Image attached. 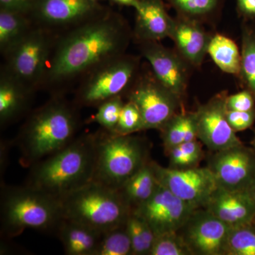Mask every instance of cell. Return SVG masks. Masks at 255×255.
Masks as SVG:
<instances>
[{
	"label": "cell",
	"mask_w": 255,
	"mask_h": 255,
	"mask_svg": "<svg viewBox=\"0 0 255 255\" xmlns=\"http://www.w3.org/2000/svg\"><path fill=\"white\" fill-rule=\"evenodd\" d=\"M108 10L93 0H37L28 16L35 26L60 34Z\"/></svg>",
	"instance_id": "obj_9"
},
{
	"label": "cell",
	"mask_w": 255,
	"mask_h": 255,
	"mask_svg": "<svg viewBox=\"0 0 255 255\" xmlns=\"http://www.w3.org/2000/svg\"><path fill=\"white\" fill-rule=\"evenodd\" d=\"M124 104L122 97H117L104 102L97 107L93 121L106 131L114 132L118 124Z\"/></svg>",
	"instance_id": "obj_29"
},
{
	"label": "cell",
	"mask_w": 255,
	"mask_h": 255,
	"mask_svg": "<svg viewBox=\"0 0 255 255\" xmlns=\"http://www.w3.org/2000/svg\"><path fill=\"white\" fill-rule=\"evenodd\" d=\"M242 81L255 97V26L244 23L242 28Z\"/></svg>",
	"instance_id": "obj_25"
},
{
	"label": "cell",
	"mask_w": 255,
	"mask_h": 255,
	"mask_svg": "<svg viewBox=\"0 0 255 255\" xmlns=\"http://www.w3.org/2000/svg\"><path fill=\"white\" fill-rule=\"evenodd\" d=\"M179 55L191 65H201L208 51L211 37L194 18L181 15L174 19L170 37Z\"/></svg>",
	"instance_id": "obj_19"
},
{
	"label": "cell",
	"mask_w": 255,
	"mask_h": 255,
	"mask_svg": "<svg viewBox=\"0 0 255 255\" xmlns=\"http://www.w3.org/2000/svg\"><path fill=\"white\" fill-rule=\"evenodd\" d=\"M227 110L249 112L255 110V97L248 90L230 96L226 100Z\"/></svg>",
	"instance_id": "obj_34"
},
{
	"label": "cell",
	"mask_w": 255,
	"mask_h": 255,
	"mask_svg": "<svg viewBox=\"0 0 255 255\" xmlns=\"http://www.w3.org/2000/svg\"><path fill=\"white\" fill-rule=\"evenodd\" d=\"M140 51L150 63L155 78L180 100L187 87L186 60L157 41L142 42Z\"/></svg>",
	"instance_id": "obj_16"
},
{
	"label": "cell",
	"mask_w": 255,
	"mask_h": 255,
	"mask_svg": "<svg viewBox=\"0 0 255 255\" xmlns=\"http://www.w3.org/2000/svg\"><path fill=\"white\" fill-rule=\"evenodd\" d=\"M58 35L33 26L22 41L4 57L1 70L36 92L41 89Z\"/></svg>",
	"instance_id": "obj_8"
},
{
	"label": "cell",
	"mask_w": 255,
	"mask_h": 255,
	"mask_svg": "<svg viewBox=\"0 0 255 255\" xmlns=\"http://www.w3.org/2000/svg\"><path fill=\"white\" fill-rule=\"evenodd\" d=\"M226 100L224 95H217L194 112L196 136L214 152L243 144L226 118Z\"/></svg>",
	"instance_id": "obj_15"
},
{
	"label": "cell",
	"mask_w": 255,
	"mask_h": 255,
	"mask_svg": "<svg viewBox=\"0 0 255 255\" xmlns=\"http://www.w3.org/2000/svg\"><path fill=\"white\" fill-rule=\"evenodd\" d=\"M182 16L194 18L212 12L220 0H167Z\"/></svg>",
	"instance_id": "obj_31"
},
{
	"label": "cell",
	"mask_w": 255,
	"mask_h": 255,
	"mask_svg": "<svg viewBox=\"0 0 255 255\" xmlns=\"http://www.w3.org/2000/svg\"><path fill=\"white\" fill-rule=\"evenodd\" d=\"M132 255L127 225L104 233L95 255Z\"/></svg>",
	"instance_id": "obj_27"
},
{
	"label": "cell",
	"mask_w": 255,
	"mask_h": 255,
	"mask_svg": "<svg viewBox=\"0 0 255 255\" xmlns=\"http://www.w3.org/2000/svg\"><path fill=\"white\" fill-rule=\"evenodd\" d=\"M226 118L235 132L243 131L250 128L255 122V110L240 112L227 110Z\"/></svg>",
	"instance_id": "obj_35"
},
{
	"label": "cell",
	"mask_w": 255,
	"mask_h": 255,
	"mask_svg": "<svg viewBox=\"0 0 255 255\" xmlns=\"http://www.w3.org/2000/svg\"><path fill=\"white\" fill-rule=\"evenodd\" d=\"M157 182L194 209L205 208L217 190L218 184L209 167H164L151 162Z\"/></svg>",
	"instance_id": "obj_10"
},
{
	"label": "cell",
	"mask_w": 255,
	"mask_h": 255,
	"mask_svg": "<svg viewBox=\"0 0 255 255\" xmlns=\"http://www.w3.org/2000/svg\"><path fill=\"white\" fill-rule=\"evenodd\" d=\"M150 255H189L191 251L179 233H168L155 236Z\"/></svg>",
	"instance_id": "obj_28"
},
{
	"label": "cell",
	"mask_w": 255,
	"mask_h": 255,
	"mask_svg": "<svg viewBox=\"0 0 255 255\" xmlns=\"http://www.w3.org/2000/svg\"><path fill=\"white\" fill-rule=\"evenodd\" d=\"M207 53L222 71L239 75L241 53L237 44L232 39L221 34L211 37Z\"/></svg>",
	"instance_id": "obj_24"
},
{
	"label": "cell",
	"mask_w": 255,
	"mask_h": 255,
	"mask_svg": "<svg viewBox=\"0 0 255 255\" xmlns=\"http://www.w3.org/2000/svg\"><path fill=\"white\" fill-rule=\"evenodd\" d=\"M59 200L65 219L102 233L125 225L132 212L118 189L95 181Z\"/></svg>",
	"instance_id": "obj_5"
},
{
	"label": "cell",
	"mask_w": 255,
	"mask_h": 255,
	"mask_svg": "<svg viewBox=\"0 0 255 255\" xmlns=\"http://www.w3.org/2000/svg\"><path fill=\"white\" fill-rule=\"evenodd\" d=\"M95 161L96 133L80 135L31 166L25 184L60 199L92 182Z\"/></svg>",
	"instance_id": "obj_3"
},
{
	"label": "cell",
	"mask_w": 255,
	"mask_h": 255,
	"mask_svg": "<svg viewBox=\"0 0 255 255\" xmlns=\"http://www.w3.org/2000/svg\"><path fill=\"white\" fill-rule=\"evenodd\" d=\"M237 9L246 19L255 18V0H236Z\"/></svg>",
	"instance_id": "obj_39"
},
{
	"label": "cell",
	"mask_w": 255,
	"mask_h": 255,
	"mask_svg": "<svg viewBox=\"0 0 255 255\" xmlns=\"http://www.w3.org/2000/svg\"><path fill=\"white\" fill-rule=\"evenodd\" d=\"M63 219L59 199L26 184H1V233L4 237H16L27 229L56 233Z\"/></svg>",
	"instance_id": "obj_4"
},
{
	"label": "cell",
	"mask_w": 255,
	"mask_h": 255,
	"mask_svg": "<svg viewBox=\"0 0 255 255\" xmlns=\"http://www.w3.org/2000/svg\"><path fill=\"white\" fill-rule=\"evenodd\" d=\"M252 145L253 146V149H254L255 151V135L254 137H253V141H252Z\"/></svg>",
	"instance_id": "obj_43"
},
{
	"label": "cell",
	"mask_w": 255,
	"mask_h": 255,
	"mask_svg": "<svg viewBox=\"0 0 255 255\" xmlns=\"http://www.w3.org/2000/svg\"><path fill=\"white\" fill-rule=\"evenodd\" d=\"M185 153L190 156L199 162L201 157V149L200 145H199L196 140L192 141L183 142L180 145H178Z\"/></svg>",
	"instance_id": "obj_40"
},
{
	"label": "cell",
	"mask_w": 255,
	"mask_h": 255,
	"mask_svg": "<svg viewBox=\"0 0 255 255\" xmlns=\"http://www.w3.org/2000/svg\"><path fill=\"white\" fill-rule=\"evenodd\" d=\"M231 226L207 209H196L180 230L183 241L192 255H225Z\"/></svg>",
	"instance_id": "obj_14"
},
{
	"label": "cell",
	"mask_w": 255,
	"mask_h": 255,
	"mask_svg": "<svg viewBox=\"0 0 255 255\" xmlns=\"http://www.w3.org/2000/svg\"><path fill=\"white\" fill-rule=\"evenodd\" d=\"M208 167L219 188L247 191L255 179V151L242 144L215 152Z\"/></svg>",
	"instance_id": "obj_13"
},
{
	"label": "cell",
	"mask_w": 255,
	"mask_h": 255,
	"mask_svg": "<svg viewBox=\"0 0 255 255\" xmlns=\"http://www.w3.org/2000/svg\"><path fill=\"white\" fill-rule=\"evenodd\" d=\"M35 92L1 70L0 125L4 128L21 118L29 110Z\"/></svg>",
	"instance_id": "obj_20"
},
{
	"label": "cell",
	"mask_w": 255,
	"mask_h": 255,
	"mask_svg": "<svg viewBox=\"0 0 255 255\" xmlns=\"http://www.w3.org/2000/svg\"><path fill=\"white\" fill-rule=\"evenodd\" d=\"M170 163L175 168H187L195 165L197 161L188 155L179 147H174L168 152Z\"/></svg>",
	"instance_id": "obj_36"
},
{
	"label": "cell",
	"mask_w": 255,
	"mask_h": 255,
	"mask_svg": "<svg viewBox=\"0 0 255 255\" xmlns=\"http://www.w3.org/2000/svg\"><path fill=\"white\" fill-rule=\"evenodd\" d=\"M183 133L184 142L196 140V126L195 114L194 113L183 114Z\"/></svg>",
	"instance_id": "obj_38"
},
{
	"label": "cell",
	"mask_w": 255,
	"mask_h": 255,
	"mask_svg": "<svg viewBox=\"0 0 255 255\" xmlns=\"http://www.w3.org/2000/svg\"><path fill=\"white\" fill-rule=\"evenodd\" d=\"M139 61L135 57L119 55L97 67L79 82L74 103L78 107H98L127 94L137 78Z\"/></svg>",
	"instance_id": "obj_7"
},
{
	"label": "cell",
	"mask_w": 255,
	"mask_h": 255,
	"mask_svg": "<svg viewBox=\"0 0 255 255\" xmlns=\"http://www.w3.org/2000/svg\"><path fill=\"white\" fill-rule=\"evenodd\" d=\"M145 142L131 135L96 133V161L92 181L119 189L147 162Z\"/></svg>",
	"instance_id": "obj_6"
},
{
	"label": "cell",
	"mask_w": 255,
	"mask_h": 255,
	"mask_svg": "<svg viewBox=\"0 0 255 255\" xmlns=\"http://www.w3.org/2000/svg\"><path fill=\"white\" fill-rule=\"evenodd\" d=\"M247 191H248V194L251 196L252 199H253L255 204V179L253 182L252 183L251 187H249V189Z\"/></svg>",
	"instance_id": "obj_42"
},
{
	"label": "cell",
	"mask_w": 255,
	"mask_h": 255,
	"mask_svg": "<svg viewBox=\"0 0 255 255\" xmlns=\"http://www.w3.org/2000/svg\"><path fill=\"white\" fill-rule=\"evenodd\" d=\"M65 253L68 255H95L103 233L67 219L57 230Z\"/></svg>",
	"instance_id": "obj_21"
},
{
	"label": "cell",
	"mask_w": 255,
	"mask_h": 255,
	"mask_svg": "<svg viewBox=\"0 0 255 255\" xmlns=\"http://www.w3.org/2000/svg\"><path fill=\"white\" fill-rule=\"evenodd\" d=\"M128 101L136 105L143 120L144 128L160 130L176 114L179 99L155 78L135 79L127 92Z\"/></svg>",
	"instance_id": "obj_11"
},
{
	"label": "cell",
	"mask_w": 255,
	"mask_h": 255,
	"mask_svg": "<svg viewBox=\"0 0 255 255\" xmlns=\"http://www.w3.org/2000/svg\"><path fill=\"white\" fill-rule=\"evenodd\" d=\"M34 26L27 14L0 9V53L3 58L22 41Z\"/></svg>",
	"instance_id": "obj_22"
},
{
	"label": "cell",
	"mask_w": 255,
	"mask_h": 255,
	"mask_svg": "<svg viewBox=\"0 0 255 255\" xmlns=\"http://www.w3.org/2000/svg\"><path fill=\"white\" fill-rule=\"evenodd\" d=\"M37 0H0V9L29 15Z\"/></svg>",
	"instance_id": "obj_37"
},
{
	"label": "cell",
	"mask_w": 255,
	"mask_h": 255,
	"mask_svg": "<svg viewBox=\"0 0 255 255\" xmlns=\"http://www.w3.org/2000/svg\"><path fill=\"white\" fill-rule=\"evenodd\" d=\"M114 2L124 6H131L134 8L136 5L137 0H112Z\"/></svg>",
	"instance_id": "obj_41"
},
{
	"label": "cell",
	"mask_w": 255,
	"mask_h": 255,
	"mask_svg": "<svg viewBox=\"0 0 255 255\" xmlns=\"http://www.w3.org/2000/svg\"><path fill=\"white\" fill-rule=\"evenodd\" d=\"M157 184L152 164L148 161L118 190L132 211L152 195Z\"/></svg>",
	"instance_id": "obj_23"
},
{
	"label": "cell",
	"mask_w": 255,
	"mask_h": 255,
	"mask_svg": "<svg viewBox=\"0 0 255 255\" xmlns=\"http://www.w3.org/2000/svg\"><path fill=\"white\" fill-rule=\"evenodd\" d=\"M225 255H255V227L253 224L231 226Z\"/></svg>",
	"instance_id": "obj_26"
},
{
	"label": "cell",
	"mask_w": 255,
	"mask_h": 255,
	"mask_svg": "<svg viewBox=\"0 0 255 255\" xmlns=\"http://www.w3.org/2000/svg\"><path fill=\"white\" fill-rule=\"evenodd\" d=\"M126 225H127L128 233L131 242L132 255H146L143 239H142L140 218L132 212L129 216Z\"/></svg>",
	"instance_id": "obj_33"
},
{
	"label": "cell",
	"mask_w": 255,
	"mask_h": 255,
	"mask_svg": "<svg viewBox=\"0 0 255 255\" xmlns=\"http://www.w3.org/2000/svg\"><path fill=\"white\" fill-rule=\"evenodd\" d=\"M93 1H99V0H93Z\"/></svg>",
	"instance_id": "obj_44"
},
{
	"label": "cell",
	"mask_w": 255,
	"mask_h": 255,
	"mask_svg": "<svg viewBox=\"0 0 255 255\" xmlns=\"http://www.w3.org/2000/svg\"><path fill=\"white\" fill-rule=\"evenodd\" d=\"M130 31L125 20L110 9L98 17L60 33L41 89L64 95L102 64L125 53Z\"/></svg>",
	"instance_id": "obj_1"
},
{
	"label": "cell",
	"mask_w": 255,
	"mask_h": 255,
	"mask_svg": "<svg viewBox=\"0 0 255 255\" xmlns=\"http://www.w3.org/2000/svg\"><path fill=\"white\" fill-rule=\"evenodd\" d=\"M160 130L164 149L168 153L169 150L184 142L183 114H176Z\"/></svg>",
	"instance_id": "obj_32"
},
{
	"label": "cell",
	"mask_w": 255,
	"mask_h": 255,
	"mask_svg": "<svg viewBox=\"0 0 255 255\" xmlns=\"http://www.w3.org/2000/svg\"><path fill=\"white\" fill-rule=\"evenodd\" d=\"M205 209L231 226L253 224L255 204L248 191H231L218 188Z\"/></svg>",
	"instance_id": "obj_17"
},
{
	"label": "cell",
	"mask_w": 255,
	"mask_h": 255,
	"mask_svg": "<svg viewBox=\"0 0 255 255\" xmlns=\"http://www.w3.org/2000/svg\"><path fill=\"white\" fill-rule=\"evenodd\" d=\"M77 107L64 95H53L28 116L15 140L21 165L30 167L76 138L80 123Z\"/></svg>",
	"instance_id": "obj_2"
},
{
	"label": "cell",
	"mask_w": 255,
	"mask_h": 255,
	"mask_svg": "<svg viewBox=\"0 0 255 255\" xmlns=\"http://www.w3.org/2000/svg\"><path fill=\"white\" fill-rule=\"evenodd\" d=\"M144 130L143 120L140 111L135 104L127 101L122 108L118 124L114 133L131 135L133 132Z\"/></svg>",
	"instance_id": "obj_30"
},
{
	"label": "cell",
	"mask_w": 255,
	"mask_h": 255,
	"mask_svg": "<svg viewBox=\"0 0 255 255\" xmlns=\"http://www.w3.org/2000/svg\"><path fill=\"white\" fill-rule=\"evenodd\" d=\"M134 35L140 43L170 37L174 18L166 11L162 0H137Z\"/></svg>",
	"instance_id": "obj_18"
},
{
	"label": "cell",
	"mask_w": 255,
	"mask_h": 255,
	"mask_svg": "<svg viewBox=\"0 0 255 255\" xmlns=\"http://www.w3.org/2000/svg\"><path fill=\"white\" fill-rule=\"evenodd\" d=\"M195 210L158 183L152 195L132 213L144 220L157 236L179 232Z\"/></svg>",
	"instance_id": "obj_12"
}]
</instances>
